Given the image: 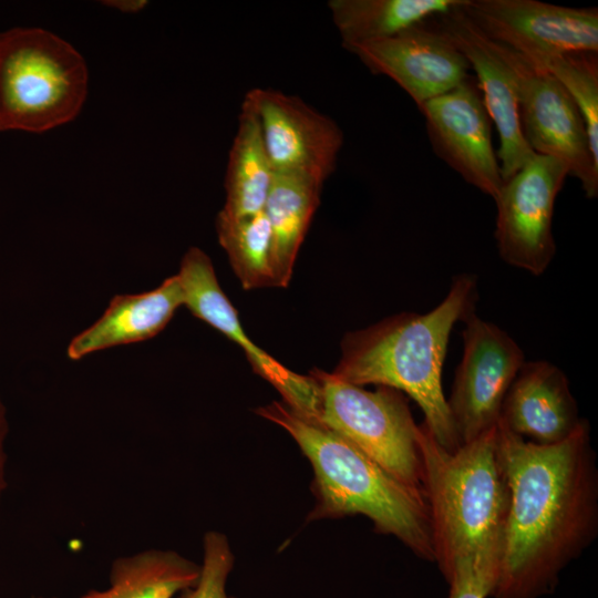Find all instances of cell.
Segmentation results:
<instances>
[{
    "label": "cell",
    "mask_w": 598,
    "mask_h": 598,
    "mask_svg": "<svg viewBox=\"0 0 598 598\" xmlns=\"http://www.w3.org/2000/svg\"><path fill=\"white\" fill-rule=\"evenodd\" d=\"M39 598H56V597H39Z\"/></svg>",
    "instance_id": "obj_28"
},
{
    "label": "cell",
    "mask_w": 598,
    "mask_h": 598,
    "mask_svg": "<svg viewBox=\"0 0 598 598\" xmlns=\"http://www.w3.org/2000/svg\"><path fill=\"white\" fill-rule=\"evenodd\" d=\"M245 97L255 107L275 173L313 179L323 185L334 172L343 133L329 116L296 95L252 89Z\"/></svg>",
    "instance_id": "obj_11"
},
{
    "label": "cell",
    "mask_w": 598,
    "mask_h": 598,
    "mask_svg": "<svg viewBox=\"0 0 598 598\" xmlns=\"http://www.w3.org/2000/svg\"><path fill=\"white\" fill-rule=\"evenodd\" d=\"M9 432V423L6 405L0 396V502L8 487L7 478V451L6 442Z\"/></svg>",
    "instance_id": "obj_26"
},
{
    "label": "cell",
    "mask_w": 598,
    "mask_h": 598,
    "mask_svg": "<svg viewBox=\"0 0 598 598\" xmlns=\"http://www.w3.org/2000/svg\"><path fill=\"white\" fill-rule=\"evenodd\" d=\"M177 276L184 306L239 346L254 371L276 388L281 401L296 405L309 388V375L287 369L247 336L235 307L219 286L210 258L198 247H190L182 259Z\"/></svg>",
    "instance_id": "obj_15"
},
{
    "label": "cell",
    "mask_w": 598,
    "mask_h": 598,
    "mask_svg": "<svg viewBox=\"0 0 598 598\" xmlns=\"http://www.w3.org/2000/svg\"><path fill=\"white\" fill-rule=\"evenodd\" d=\"M87 86L85 60L64 39L41 28L0 32V132L43 133L69 123Z\"/></svg>",
    "instance_id": "obj_5"
},
{
    "label": "cell",
    "mask_w": 598,
    "mask_h": 598,
    "mask_svg": "<svg viewBox=\"0 0 598 598\" xmlns=\"http://www.w3.org/2000/svg\"><path fill=\"white\" fill-rule=\"evenodd\" d=\"M322 184L275 173L264 213L271 230L274 287L288 286L298 251L319 205Z\"/></svg>",
    "instance_id": "obj_19"
},
{
    "label": "cell",
    "mask_w": 598,
    "mask_h": 598,
    "mask_svg": "<svg viewBox=\"0 0 598 598\" xmlns=\"http://www.w3.org/2000/svg\"><path fill=\"white\" fill-rule=\"evenodd\" d=\"M495 43L516 79L519 121L528 146L560 161L580 182L586 197L596 198L598 158L576 103L549 72Z\"/></svg>",
    "instance_id": "obj_7"
},
{
    "label": "cell",
    "mask_w": 598,
    "mask_h": 598,
    "mask_svg": "<svg viewBox=\"0 0 598 598\" xmlns=\"http://www.w3.org/2000/svg\"><path fill=\"white\" fill-rule=\"evenodd\" d=\"M217 237L246 290L274 287L271 230L264 210L241 218L218 214Z\"/></svg>",
    "instance_id": "obj_22"
},
{
    "label": "cell",
    "mask_w": 598,
    "mask_h": 598,
    "mask_svg": "<svg viewBox=\"0 0 598 598\" xmlns=\"http://www.w3.org/2000/svg\"><path fill=\"white\" fill-rule=\"evenodd\" d=\"M477 279L458 274L444 299L426 313L402 312L341 342V358L331 372L355 385L374 384L414 400L423 424L448 451L461 446L442 386V371L451 332L456 322L475 311Z\"/></svg>",
    "instance_id": "obj_2"
},
{
    "label": "cell",
    "mask_w": 598,
    "mask_h": 598,
    "mask_svg": "<svg viewBox=\"0 0 598 598\" xmlns=\"http://www.w3.org/2000/svg\"><path fill=\"white\" fill-rule=\"evenodd\" d=\"M462 4L434 18V21L476 73L484 105L498 131L499 147L496 155L505 182L535 153L523 135L515 75L497 44L470 20L461 9Z\"/></svg>",
    "instance_id": "obj_14"
},
{
    "label": "cell",
    "mask_w": 598,
    "mask_h": 598,
    "mask_svg": "<svg viewBox=\"0 0 598 598\" xmlns=\"http://www.w3.org/2000/svg\"><path fill=\"white\" fill-rule=\"evenodd\" d=\"M235 556L226 535L208 530L203 537V561L197 581L177 598H235L227 592V580Z\"/></svg>",
    "instance_id": "obj_24"
},
{
    "label": "cell",
    "mask_w": 598,
    "mask_h": 598,
    "mask_svg": "<svg viewBox=\"0 0 598 598\" xmlns=\"http://www.w3.org/2000/svg\"><path fill=\"white\" fill-rule=\"evenodd\" d=\"M145 0H109L103 1L104 6L113 8L123 13H137L142 11L146 6Z\"/></svg>",
    "instance_id": "obj_27"
},
{
    "label": "cell",
    "mask_w": 598,
    "mask_h": 598,
    "mask_svg": "<svg viewBox=\"0 0 598 598\" xmlns=\"http://www.w3.org/2000/svg\"><path fill=\"white\" fill-rule=\"evenodd\" d=\"M275 171L269 159L258 114L245 97L226 168V198L219 215L241 218L264 210Z\"/></svg>",
    "instance_id": "obj_18"
},
{
    "label": "cell",
    "mask_w": 598,
    "mask_h": 598,
    "mask_svg": "<svg viewBox=\"0 0 598 598\" xmlns=\"http://www.w3.org/2000/svg\"><path fill=\"white\" fill-rule=\"evenodd\" d=\"M464 0H330L342 45L390 38L460 7Z\"/></svg>",
    "instance_id": "obj_21"
},
{
    "label": "cell",
    "mask_w": 598,
    "mask_h": 598,
    "mask_svg": "<svg viewBox=\"0 0 598 598\" xmlns=\"http://www.w3.org/2000/svg\"><path fill=\"white\" fill-rule=\"evenodd\" d=\"M581 421L566 374L545 360L525 361L506 393L499 422L549 445L569 437Z\"/></svg>",
    "instance_id": "obj_16"
},
{
    "label": "cell",
    "mask_w": 598,
    "mask_h": 598,
    "mask_svg": "<svg viewBox=\"0 0 598 598\" xmlns=\"http://www.w3.org/2000/svg\"><path fill=\"white\" fill-rule=\"evenodd\" d=\"M470 20L493 41L532 63L566 53H598L597 8L537 0H465Z\"/></svg>",
    "instance_id": "obj_10"
},
{
    "label": "cell",
    "mask_w": 598,
    "mask_h": 598,
    "mask_svg": "<svg viewBox=\"0 0 598 598\" xmlns=\"http://www.w3.org/2000/svg\"><path fill=\"white\" fill-rule=\"evenodd\" d=\"M499 547L484 550L458 561L444 577L448 598H487L491 594Z\"/></svg>",
    "instance_id": "obj_25"
},
{
    "label": "cell",
    "mask_w": 598,
    "mask_h": 598,
    "mask_svg": "<svg viewBox=\"0 0 598 598\" xmlns=\"http://www.w3.org/2000/svg\"><path fill=\"white\" fill-rule=\"evenodd\" d=\"M496 426L452 452L419 425L434 561L444 577L458 561L499 547L508 489L496 451Z\"/></svg>",
    "instance_id": "obj_4"
},
{
    "label": "cell",
    "mask_w": 598,
    "mask_h": 598,
    "mask_svg": "<svg viewBox=\"0 0 598 598\" xmlns=\"http://www.w3.org/2000/svg\"><path fill=\"white\" fill-rule=\"evenodd\" d=\"M589 424L556 444H538L499 421L496 451L508 489L489 596L539 598L598 533V471Z\"/></svg>",
    "instance_id": "obj_1"
},
{
    "label": "cell",
    "mask_w": 598,
    "mask_h": 598,
    "mask_svg": "<svg viewBox=\"0 0 598 598\" xmlns=\"http://www.w3.org/2000/svg\"><path fill=\"white\" fill-rule=\"evenodd\" d=\"M462 322L463 355L446 399L461 445L497 425L506 393L526 361L506 331L475 311Z\"/></svg>",
    "instance_id": "obj_9"
},
{
    "label": "cell",
    "mask_w": 598,
    "mask_h": 598,
    "mask_svg": "<svg viewBox=\"0 0 598 598\" xmlns=\"http://www.w3.org/2000/svg\"><path fill=\"white\" fill-rule=\"evenodd\" d=\"M255 412L282 427L311 464L316 501L307 520L363 515L378 533L394 536L417 557L434 561L423 491L402 483L350 442L282 401Z\"/></svg>",
    "instance_id": "obj_3"
},
{
    "label": "cell",
    "mask_w": 598,
    "mask_h": 598,
    "mask_svg": "<svg viewBox=\"0 0 598 598\" xmlns=\"http://www.w3.org/2000/svg\"><path fill=\"white\" fill-rule=\"evenodd\" d=\"M569 175L558 159L534 154L494 198V237L508 265L540 276L556 254L553 216L556 197Z\"/></svg>",
    "instance_id": "obj_8"
},
{
    "label": "cell",
    "mask_w": 598,
    "mask_h": 598,
    "mask_svg": "<svg viewBox=\"0 0 598 598\" xmlns=\"http://www.w3.org/2000/svg\"><path fill=\"white\" fill-rule=\"evenodd\" d=\"M419 110L436 156L494 199L504 182L492 143V120L474 79L467 76Z\"/></svg>",
    "instance_id": "obj_12"
},
{
    "label": "cell",
    "mask_w": 598,
    "mask_h": 598,
    "mask_svg": "<svg viewBox=\"0 0 598 598\" xmlns=\"http://www.w3.org/2000/svg\"><path fill=\"white\" fill-rule=\"evenodd\" d=\"M309 374L313 391L298 413L350 442L402 483L423 491L419 425L405 395L388 386L369 391L319 369Z\"/></svg>",
    "instance_id": "obj_6"
},
{
    "label": "cell",
    "mask_w": 598,
    "mask_h": 598,
    "mask_svg": "<svg viewBox=\"0 0 598 598\" xmlns=\"http://www.w3.org/2000/svg\"><path fill=\"white\" fill-rule=\"evenodd\" d=\"M427 22L390 38L343 48L373 74L392 79L419 107L457 86L470 76L471 69L446 33Z\"/></svg>",
    "instance_id": "obj_13"
},
{
    "label": "cell",
    "mask_w": 598,
    "mask_h": 598,
    "mask_svg": "<svg viewBox=\"0 0 598 598\" xmlns=\"http://www.w3.org/2000/svg\"><path fill=\"white\" fill-rule=\"evenodd\" d=\"M556 78L576 103L598 158V55L566 53L534 63Z\"/></svg>",
    "instance_id": "obj_23"
},
{
    "label": "cell",
    "mask_w": 598,
    "mask_h": 598,
    "mask_svg": "<svg viewBox=\"0 0 598 598\" xmlns=\"http://www.w3.org/2000/svg\"><path fill=\"white\" fill-rule=\"evenodd\" d=\"M181 306L184 296L177 275L150 291L114 296L103 315L71 340L66 354L78 361L100 350L148 340L168 324Z\"/></svg>",
    "instance_id": "obj_17"
},
{
    "label": "cell",
    "mask_w": 598,
    "mask_h": 598,
    "mask_svg": "<svg viewBox=\"0 0 598 598\" xmlns=\"http://www.w3.org/2000/svg\"><path fill=\"white\" fill-rule=\"evenodd\" d=\"M197 564L172 549L151 548L112 561L109 586L80 598H173L195 585Z\"/></svg>",
    "instance_id": "obj_20"
}]
</instances>
